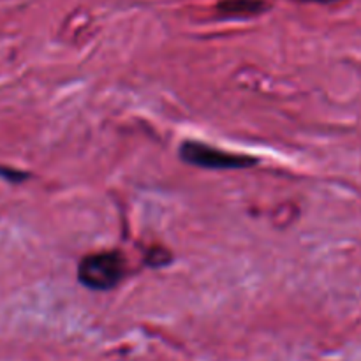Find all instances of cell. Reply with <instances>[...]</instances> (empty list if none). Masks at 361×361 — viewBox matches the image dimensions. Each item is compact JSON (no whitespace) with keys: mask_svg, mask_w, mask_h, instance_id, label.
<instances>
[{"mask_svg":"<svg viewBox=\"0 0 361 361\" xmlns=\"http://www.w3.org/2000/svg\"><path fill=\"white\" fill-rule=\"evenodd\" d=\"M126 271V257L116 250H106L83 257L78 268V279L87 288L95 291H108L123 281Z\"/></svg>","mask_w":361,"mask_h":361,"instance_id":"6da1fadb","label":"cell"},{"mask_svg":"<svg viewBox=\"0 0 361 361\" xmlns=\"http://www.w3.org/2000/svg\"><path fill=\"white\" fill-rule=\"evenodd\" d=\"M180 157L189 164L207 169H245L256 164V159L249 155H236L197 141H185L180 147Z\"/></svg>","mask_w":361,"mask_h":361,"instance_id":"7a4b0ae2","label":"cell"},{"mask_svg":"<svg viewBox=\"0 0 361 361\" xmlns=\"http://www.w3.org/2000/svg\"><path fill=\"white\" fill-rule=\"evenodd\" d=\"M268 4L264 0H221L217 11L224 18H250L264 13Z\"/></svg>","mask_w":361,"mask_h":361,"instance_id":"3957f363","label":"cell"},{"mask_svg":"<svg viewBox=\"0 0 361 361\" xmlns=\"http://www.w3.org/2000/svg\"><path fill=\"white\" fill-rule=\"evenodd\" d=\"M0 176L13 180V182H21L23 178H27V175H25V173L14 171V169H9V168H2V166H0Z\"/></svg>","mask_w":361,"mask_h":361,"instance_id":"277c9868","label":"cell"},{"mask_svg":"<svg viewBox=\"0 0 361 361\" xmlns=\"http://www.w3.org/2000/svg\"><path fill=\"white\" fill-rule=\"evenodd\" d=\"M302 2H317V4H334L338 0H302Z\"/></svg>","mask_w":361,"mask_h":361,"instance_id":"5b68a950","label":"cell"}]
</instances>
